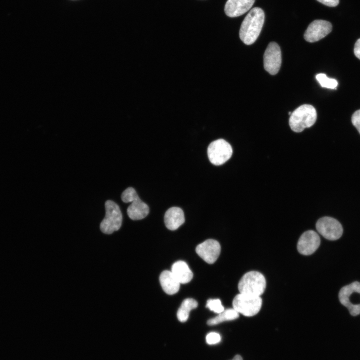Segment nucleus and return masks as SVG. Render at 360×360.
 Here are the masks:
<instances>
[{"label":"nucleus","instance_id":"nucleus-1","mask_svg":"<svg viewBox=\"0 0 360 360\" xmlns=\"http://www.w3.org/2000/svg\"><path fill=\"white\" fill-rule=\"evenodd\" d=\"M264 21V13L260 8H252L242 21L240 30V40L246 44H252L257 40Z\"/></svg>","mask_w":360,"mask_h":360},{"label":"nucleus","instance_id":"nucleus-10","mask_svg":"<svg viewBox=\"0 0 360 360\" xmlns=\"http://www.w3.org/2000/svg\"><path fill=\"white\" fill-rule=\"evenodd\" d=\"M320 242V238L316 232L312 230H307L299 238L297 250L302 254L310 255L318 248Z\"/></svg>","mask_w":360,"mask_h":360},{"label":"nucleus","instance_id":"nucleus-3","mask_svg":"<svg viewBox=\"0 0 360 360\" xmlns=\"http://www.w3.org/2000/svg\"><path fill=\"white\" fill-rule=\"evenodd\" d=\"M266 280L264 276L257 271H250L246 273L240 278L238 284L240 293L260 296L264 292Z\"/></svg>","mask_w":360,"mask_h":360},{"label":"nucleus","instance_id":"nucleus-8","mask_svg":"<svg viewBox=\"0 0 360 360\" xmlns=\"http://www.w3.org/2000/svg\"><path fill=\"white\" fill-rule=\"evenodd\" d=\"M282 54L280 48L275 42H270L264 54V66L272 75L276 74L280 68Z\"/></svg>","mask_w":360,"mask_h":360},{"label":"nucleus","instance_id":"nucleus-13","mask_svg":"<svg viewBox=\"0 0 360 360\" xmlns=\"http://www.w3.org/2000/svg\"><path fill=\"white\" fill-rule=\"evenodd\" d=\"M255 0H228L224 6V12L229 17L240 16L252 7Z\"/></svg>","mask_w":360,"mask_h":360},{"label":"nucleus","instance_id":"nucleus-19","mask_svg":"<svg viewBox=\"0 0 360 360\" xmlns=\"http://www.w3.org/2000/svg\"><path fill=\"white\" fill-rule=\"evenodd\" d=\"M238 316V313L236 310L230 308L224 310L216 317L210 319L207 323L210 326L216 325L225 321L236 319Z\"/></svg>","mask_w":360,"mask_h":360},{"label":"nucleus","instance_id":"nucleus-12","mask_svg":"<svg viewBox=\"0 0 360 360\" xmlns=\"http://www.w3.org/2000/svg\"><path fill=\"white\" fill-rule=\"evenodd\" d=\"M354 292L360 294V282H354L342 287L340 290L338 298L340 303L348 310L353 316L360 314V304H353L350 300V296Z\"/></svg>","mask_w":360,"mask_h":360},{"label":"nucleus","instance_id":"nucleus-27","mask_svg":"<svg viewBox=\"0 0 360 360\" xmlns=\"http://www.w3.org/2000/svg\"><path fill=\"white\" fill-rule=\"evenodd\" d=\"M232 360H242V358L240 355H236Z\"/></svg>","mask_w":360,"mask_h":360},{"label":"nucleus","instance_id":"nucleus-11","mask_svg":"<svg viewBox=\"0 0 360 360\" xmlns=\"http://www.w3.org/2000/svg\"><path fill=\"white\" fill-rule=\"evenodd\" d=\"M197 254L208 264H214L220 252V246L214 240L209 239L197 246L196 248Z\"/></svg>","mask_w":360,"mask_h":360},{"label":"nucleus","instance_id":"nucleus-25","mask_svg":"<svg viewBox=\"0 0 360 360\" xmlns=\"http://www.w3.org/2000/svg\"><path fill=\"white\" fill-rule=\"evenodd\" d=\"M330 7L336 6L339 3V0H316Z\"/></svg>","mask_w":360,"mask_h":360},{"label":"nucleus","instance_id":"nucleus-9","mask_svg":"<svg viewBox=\"0 0 360 360\" xmlns=\"http://www.w3.org/2000/svg\"><path fill=\"white\" fill-rule=\"evenodd\" d=\"M332 30V25L330 22L322 20H314L305 31L304 38L308 42H316L325 37Z\"/></svg>","mask_w":360,"mask_h":360},{"label":"nucleus","instance_id":"nucleus-14","mask_svg":"<svg viewBox=\"0 0 360 360\" xmlns=\"http://www.w3.org/2000/svg\"><path fill=\"white\" fill-rule=\"evenodd\" d=\"M185 221L184 215L182 208L178 207H172L166 212L164 222L166 227L170 230L178 229Z\"/></svg>","mask_w":360,"mask_h":360},{"label":"nucleus","instance_id":"nucleus-2","mask_svg":"<svg viewBox=\"0 0 360 360\" xmlns=\"http://www.w3.org/2000/svg\"><path fill=\"white\" fill-rule=\"evenodd\" d=\"M316 116V110L312 106L302 104L296 108L290 115V126L294 132H301L315 123Z\"/></svg>","mask_w":360,"mask_h":360},{"label":"nucleus","instance_id":"nucleus-7","mask_svg":"<svg viewBox=\"0 0 360 360\" xmlns=\"http://www.w3.org/2000/svg\"><path fill=\"white\" fill-rule=\"evenodd\" d=\"M316 227L317 231L324 238L334 240L341 237L343 232L342 224L336 219L324 216L316 222Z\"/></svg>","mask_w":360,"mask_h":360},{"label":"nucleus","instance_id":"nucleus-16","mask_svg":"<svg viewBox=\"0 0 360 360\" xmlns=\"http://www.w3.org/2000/svg\"><path fill=\"white\" fill-rule=\"evenodd\" d=\"M160 282L164 291L168 294H174L180 289V284L171 271H163L160 276Z\"/></svg>","mask_w":360,"mask_h":360},{"label":"nucleus","instance_id":"nucleus-23","mask_svg":"<svg viewBox=\"0 0 360 360\" xmlns=\"http://www.w3.org/2000/svg\"><path fill=\"white\" fill-rule=\"evenodd\" d=\"M220 340L221 337L220 334L215 332H210L206 336V342L209 344H218Z\"/></svg>","mask_w":360,"mask_h":360},{"label":"nucleus","instance_id":"nucleus-18","mask_svg":"<svg viewBox=\"0 0 360 360\" xmlns=\"http://www.w3.org/2000/svg\"><path fill=\"white\" fill-rule=\"evenodd\" d=\"M198 304L197 302L193 298H188L184 300L177 312L178 320L182 322H186L190 310L196 308Z\"/></svg>","mask_w":360,"mask_h":360},{"label":"nucleus","instance_id":"nucleus-4","mask_svg":"<svg viewBox=\"0 0 360 360\" xmlns=\"http://www.w3.org/2000/svg\"><path fill=\"white\" fill-rule=\"evenodd\" d=\"M106 215L100 224V230L105 234H110L118 230L121 227L122 216L120 206L114 201L105 202Z\"/></svg>","mask_w":360,"mask_h":360},{"label":"nucleus","instance_id":"nucleus-5","mask_svg":"<svg viewBox=\"0 0 360 360\" xmlns=\"http://www.w3.org/2000/svg\"><path fill=\"white\" fill-rule=\"evenodd\" d=\"M262 306L260 296L240 293L232 300L233 308L238 314L246 316H252L257 314Z\"/></svg>","mask_w":360,"mask_h":360},{"label":"nucleus","instance_id":"nucleus-21","mask_svg":"<svg viewBox=\"0 0 360 360\" xmlns=\"http://www.w3.org/2000/svg\"><path fill=\"white\" fill-rule=\"evenodd\" d=\"M206 307L211 311L217 314L222 312L224 307L222 306L221 301L219 299H209L207 300Z\"/></svg>","mask_w":360,"mask_h":360},{"label":"nucleus","instance_id":"nucleus-28","mask_svg":"<svg viewBox=\"0 0 360 360\" xmlns=\"http://www.w3.org/2000/svg\"><path fill=\"white\" fill-rule=\"evenodd\" d=\"M288 114L290 115L292 114V112H289Z\"/></svg>","mask_w":360,"mask_h":360},{"label":"nucleus","instance_id":"nucleus-17","mask_svg":"<svg viewBox=\"0 0 360 360\" xmlns=\"http://www.w3.org/2000/svg\"><path fill=\"white\" fill-rule=\"evenodd\" d=\"M171 272L180 284L189 282L193 277V274L187 264L182 260L174 262Z\"/></svg>","mask_w":360,"mask_h":360},{"label":"nucleus","instance_id":"nucleus-15","mask_svg":"<svg viewBox=\"0 0 360 360\" xmlns=\"http://www.w3.org/2000/svg\"><path fill=\"white\" fill-rule=\"evenodd\" d=\"M127 208V214L132 220H140L144 218L149 213L148 206L142 202L138 196L133 200Z\"/></svg>","mask_w":360,"mask_h":360},{"label":"nucleus","instance_id":"nucleus-24","mask_svg":"<svg viewBox=\"0 0 360 360\" xmlns=\"http://www.w3.org/2000/svg\"><path fill=\"white\" fill-rule=\"evenodd\" d=\"M352 122L360 134V110H356L352 116Z\"/></svg>","mask_w":360,"mask_h":360},{"label":"nucleus","instance_id":"nucleus-6","mask_svg":"<svg viewBox=\"0 0 360 360\" xmlns=\"http://www.w3.org/2000/svg\"><path fill=\"white\" fill-rule=\"evenodd\" d=\"M207 152L210 162L216 166L225 163L232 154V146L224 139L212 142L208 146Z\"/></svg>","mask_w":360,"mask_h":360},{"label":"nucleus","instance_id":"nucleus-22","mask_svg":"<svg viewBox=\"0 0 360 360\" xmlns=\"http://www.w3.org/2000/svg\"><path fill=\"white\" fill-rule=\"evenodd\" d=\"M138 196L136 190L132 187L126 188L121 194V199L125 203L132 202V201Z\"/></svg>","mask_w":360,"mask_h":360},{"label":"nucleus","instance_id":"nucleus-26","mask_svg":"<svg viewBox=\"0 0 360 360\" xmlns=\"http://www.w3.org/2000/svg\"><path fill=\"white\" fill-rule=\"evenodd\" d=\"M354 51L356 56L360 60V38L355 43Z\"/></svg>","mask_w":360,"mask_h":360},{"label":"nucleus","instance_id":"nucleus-20","mask_svg":"<svg viewBox=\"0 0 360 360\" xmlns=\"http://www.w3.org/2000/svg\"><path fill=\"white\" fill-rule=\"evenodd\" d=\"M316 78L323 88L334 89L338 86L336 80L328 78L324 74H318L316 75Z\"/></svg>","mask_w":360,"mask_h":360}]
</instances>
